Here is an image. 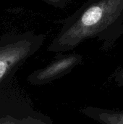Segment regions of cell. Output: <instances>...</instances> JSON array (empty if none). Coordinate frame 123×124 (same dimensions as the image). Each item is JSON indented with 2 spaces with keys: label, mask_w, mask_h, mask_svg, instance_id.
I'll list each match as a JSON object with an SVG mask.
<instances>
[{
  "label": "cell",
  "mask_w": 123,
  "mask_h": 124,
  "mask_svg": "<svg viewBox=\"0 0 123 124\" xmlns=\"http://www.w3.org/2000/svg\"><path fill=\"white\" fill-rule=\"evenodd\" d=\"M123 19V0H97L78 11L64 24L48 51L61 53L73 49L85 39L107 34Z\"/></svg>",
  "instance_id": "1"
},
{
  "label": "cell",
  "mask_w": 123,
  "mask_h": 124,
  "mask_svg": "<svg viewBox=\"0 0 123 124\" xmlns=\"http://www.w3.org/2000/svg\"><path fill=\"white\" fill-rule=\"evenodd\" d=\"M45 36L32 31L7 33L0 38V93L20 67L42 46Z\"/></svg>",
  "instance_id": "2"
},
{
  "label": "cell",
  "mask_w": 123,
  "mask_h": 124,
  "mask_svg": "<svg viewBox=\"0 0 123 124\" xmlns=\"http://www.w3.org/2000/svg\"><path fill=\"white\" fill-rule=\"evenodd\" d=\"M0 124H53L51 118L34 108L30 100L17 89L0 93Z\"/></svg>",
  "instance_id": "3"
},
{
  "label": "cell",
  "mask_w": 123,
  "mask_h": 124,
  "mask_svg": "<svg viewBox=\"0 0 123 124\" xmlns=\"http://www.w3.org/2000/svg\"><path fill=\"white\" fill-rule=\"evenodd\" d=\"M82 60L83 57L78 54H59L50 64L31 73L27 81L33 86L49 84L70 73Z\"/></svg>",
  "instance_id": "4"
},
{
  "label": "cell",
  "mask_w": 123,
  "mask_h": 124,
  "mask_svg": "<svg viewBox=\"0 0 123 124\" xmlns=\"http://www.w3.org/2000/svg\"><path fill=\"white\" fill-rule=\"evenodd\" d=\"M81 113L101 124H123V111L120 110L88 106L83 108Z\"/></svg>",
  "instance_id": "5"
},
{
  "label": "cell",
  "mask_w": 123,
  "mask_h": 124,
  "mask_svg": "<svg viewBox=\"0 0 123 124\" xmlns=\"http://www.w3.org/2000/svg\"><path fill=\"white\" fill-rule=\"evenodd\" d=\"M43 1L51 6L62 8L66 6L69 0H43Z\"/></svg>",
  "instance_id": "6"
},
{
  "label": "cell",
  "mask_w": 123,
  "mask_h": 124,
  "mask_svg": "<svg viewBox=\"0 0 123 124\" xmlns=\"http://www.w3.org/2000/svg\"><path fill=\"white\" fill-rule=\"evenodd\" d=\"M114 81L117 86H123V68L120 69L115 73L114 76Z\"/></svg>",
  "instance_id": "7"
}]
</instances>
